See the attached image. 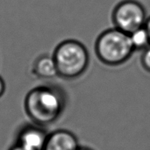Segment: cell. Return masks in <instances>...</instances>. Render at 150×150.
<instances>
[{
  "label": "cell",
  "mask_w": 150,
  "mask_h": 150,
  "mask_svg": "<svg viewBox=\"0 0 150 150\" xmlns=\"http://www.w3.org/2000/svg\"><path fill=\"white\" fill-rule=\"evenodd\" d=\"M65 106V97L61 89L52 85L39 86L31 90L25 98L27 114L36 124L45 126L55 122Z\"/></svg>",
  "instance_id": "1"
},
{
  "label": "cell",
  "mask_w": 150,
  "mask_h": 150,
  "mask_svg": "<svg viewBox=\"0 0 150 150\" xmlns=\"http://www.w3.org/2000/svg\"><path fill=\"white\" fill-rule=\"evenodd\" d=\"M133 52L129 34L116 28L102 33L95 42L96 55L108 65L123 64L130 58Z\"/></svg>",
  "instance_id": "2"
},
{
  "label": "cell",
  "mask_w": 150,
  "mask_h": 150,
  "mask_svg": "<svg viewBox=\"0 0 150 150\" xmlns=\"http://www.w3.org/2000/svg\"><path fill=\"white\" fill-rule=\"evenodd\" d=\"M58 76L64 79H74L86 70L89 53L82 43L67 40L59 44L53 52Z\"/></svg>",
  "instance_id": "3"
},
{
  "label": "cell",
  "mask_w": 150,
  "mask_h": 150,
  "mask_svg": "<svg viewBox=\"0 0 150 150\" xmlns=\"http://www.w3.org/2000/svg\"><path fill=\"white\" fill-rule=\"evenodd\" d=\"M115 28L130 34L144 26L146 12L144 7L136 0H124L115 7L112 14Z\"/></svg>",
  "instance_id": "4"
},
{
  "label": "cell",
  "mask_w": 150,
  "mask_h": 150,
  "mask_svg": "<svg viewBox=\"0 0 150 150\" xmlns=\"http://www.w3.org/2000/svg\"><path fill=\"white\" fill-rule=\"evenodd\" d=\"M48 137L43 126L36 124L27 125L20 131L16 144L27 150H43Z\"/></svg>",
  "instance_id": "5"
},
{
  "label": "cell",
  "mask_w": 150,
  "mask_h": 150,
  "mask_svg": "<svg viewBox=\"0 0 150 150\" xmlns=\"http://www.w3.org/2000/svg\"><path fill=\"white\" fill-rule=\"evenodd\" d=\"M80 148L74 134L69 131L61 129L49 134L43 150H79Z\"/></svg>",
  "instance_id": "6"
},
{
  "label": "cell",
  "mask_w": 150,
  "mask_h": 150,
  "mask_svg": "<svg viewBox=\"0 0 150 150\" xmlns=\"http://www.w3.org/2000/svg\"><path fill=\"white\" fill-rule=\"evenodd\" d=\"M33 73L40 79H52L58 76L53 56L45 54L38 57L33 63Z\"/></svg>",
  "instance_id": "7"
},
{
  "label": "cell",
  "mask_w": 150,
  "mask_h": 150,
  "mask_svg": "<svg viewBox=\"0 0 150 150\" xmlns=\"http://www.w3.org/2000/svg\"><path fill=\"white\" fill-rule=\"evenodd\" d=\"M131 43L135 50H144L150 45V38L146 28L141 27L129 34Z\"/></svg>",
  "instance_id": "8"
},
{
  "label": "cell",
  "mask_w": 150,
  "mask_h": 150,
  "mask_svg": "<svg viewBox=\"0 0 150 150\" xmlns=\"http://www.w3.org/2000/svg\"><path fill=\"white\" fill-rule=\"evenodd\" d=\"M141 65L146 71L150 73V45L143 50L141 56Z\"/></svg>",
  "instance_id": "9"
},
{
  "label": "cell",
  "mask_w": 150,
  "mask_h": 150,
  "mask_svg": "<svg viewBox=\"0 0 150 150\" xmlns=\"http://www.w3.org/2000/svg\"><path fill=\"white\" fill-rule=\"evenodd\" d=\"M6 90V85H5V82L4 79H2V77L0 76V98L4 95V92Z\"/></svg>",
  "instance_id": "10"
},
{
  "label": "cell",
  "mask_w": 150,
  "mask_h": 150,
  "mask_svg": "<svg viewBox=\"0 0 150 150\" xmlns=\"http://www.w3.org/2000/svg\"><path fill=\"white\" fill-rule=\"evenodd\" d=\"M144 27L146 28L147 31H148V33H149V36L150 38V17L148 18L146 20V23L144 24Z\"/></svg>",
  "instance_id": "11"
},
{
  "label": "cell",
  "mask_w": 150,
  "mask_h": 150,
  "mask_svg": "<svg viewBox=\"0 0 150 150\" xmlns=\"http://www.w3.org/2000/svg\"><path fill=\"white\" fill-rule=\"evenodd\" d=\"M9 150H27L26 149H24V148H23V147H21L20 145H19V144H16L15 146L11 147L10 149Z\"/></svg>",
  "instance_id": "12"
},
{
  "label": "cell",
  "mask_w": 150,
  "mask_h": 150,
  "mask_svg": "<svg viewBox=\"0 0 150 150\" xmlns=\"http://www.w3.org/2000/svg\"><path fill=\"white\" fill-rule=\"evenodd\" d=\"M79 150H90L88 149H83V148H80V149Z\"/></svg>",
  "instance_id": "13"
}]
</instances>
